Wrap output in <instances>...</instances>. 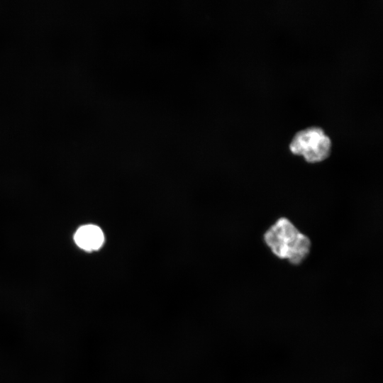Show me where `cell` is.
Instances as JSON below:
<instances>
[{"instance_id":"obj_1","label":"cell","mask_w":383,"mask_h":383,"mask_svg":"<svg viewBox=\"0 0 383 383\" xmlns=\"http://www.w3.org/2000/svg\"><path fill=\"white\" fill-rule=\"evenodd\" d=\"M264 240L280 259L299 265L308 256L311 241L286 218H279L265 233Z\"/></svg>"},{"instance_id":"obj_2","label":"cell","mask_w":383,"mask_h":383,"mask_svg":"<svg viewBox=\"0 0 383 383\" xmlns=\"http://www.w3.org/2000/svg\"><path fill=\"white\" fill-rule=\"evenodd\" d=\"M289 149L293 154L303 156L308 162H319L330 155L331 140L322 128L309 127L294 135Z\"/></svg>"},{"instance_id":"obj_3","label":"cell","mask_w":383,"mask_h":383,"mask_svg":"<svg viewBox=\"0 0 383 383\" xmlns=\"http://www.w3.org/2000/svg\"><path fill=\"white\" fill-rule=\"evenodd\" d=\"M74 240L80 248L92 251L100 248L104 241V235L99 227L90 224L79 228Z\"/></svg>"}]
</instances>
